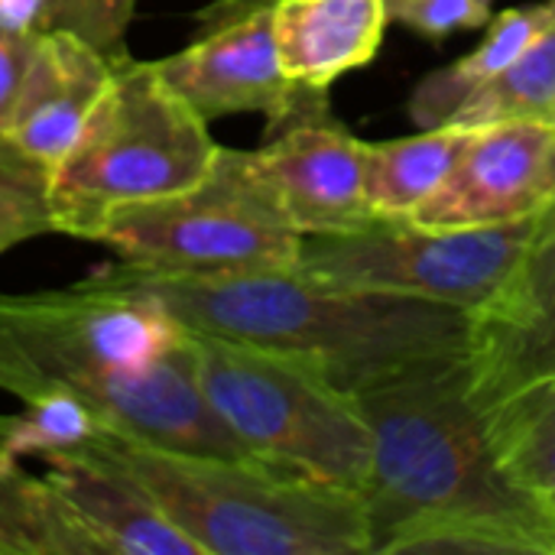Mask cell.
<instances>
[{"instance_id": "obj_12", "label": "cell", "mask_w": 555, "mask_h": 555, "mask_svg": "<svg viewBox=\"0 0 555 555\" xmlns=\"http://www.w3.org/2000/svg\"><path fill=\"white\" fill-rule=\"evenodd\" d=\"M550 202H555V124L501 120L468 130L449 179L410 221L494 228L533 218Z\"/></svg>"}, {"instance_id": "obj_10", "label": "cell", "mask_w": 555, "mask_h": 555, "mask_svg": "<svg viewBox=\"0 0 555 555\" xmlns=\"http://www.w3.org/2000/svg\"><path fill=\"white\" fill-rule=\"evenodd\" d=\"M280 0H211L179 52L156 59L159 75L205 117H283L302 85L289 81L276 49Z\"/></svg>"}, {"instance_id": "obj_9", "label": "cell", "mask_w": 555, "mask_h": 555, "mask_svg": "<svg viewBox=\"0 0 555 555\" xmlns=\"http://www.w3.org/2000/svg\"><path fill=\"white\" fill-rule=\"evenodd\" d=\"M247 159L286 221L302 234H341L374 221L364 192V140L328 107V91L302 88L293 107L267 124Z\"/></svg>"}, {"instance_id": "obj_6", "label": "cell", "mask_w": 555, "mask_h": 555, "mask_svg": "<svg viewBox=\"0 0 555 555\" xmlns=\"http://www.w3.org/2000/svg\"><path fill=\"white\" fill-rule=\"evenodd\" d=\"M192 345L208 403L257 462L364 494L374 465L371 426L319 364L195 332Z\"/></svg>"}, {"instance_id": "obj_19", "label": "cell", "mask_w": 555, "mask_h": 555, "mask_svg": "<svg viewBox=\"0 0 555 555\" xmlns=\"http://www.w3.org/2000/svg\"><path fill=\"white\" fill-rule=\"evenodd\" d=\"M488 426L504 472L555 507V377L494 406Z\"/></svg>"}, {"instance_id": "obj_4", "label": "cell", "mask_w": 555, "mask_h": 555, "mask_svg": "<svg viewBox=\"0 0 555 555\" xmlns=\"http://www.w3.org/2000/svg\"><path fill=\"white\" fill-rule=\"evenodd\" d=\"M68 455L130 475L202 555H371L364 498L338 485L257 459L150 446L107 426Z\"/></svg>"}, {"instance_id": "obj_13", "label": "cell", "mask_w": 555, "mask_h": 555, "mask_svg": "<svg viewBox=\"0 0 555 555\" xmlns=\"http://www.w3.org/2000/svg\"><path fill=\"white\" fill-rule=\"evenodd\" d=\"M39 465L88 555H202L120 468L91 455H52Z\"/></svg>"}, {"instance_id": "obj_14", "label": "cell", "mask_w": 555, "mask_h": 555, "mask_svg": "<svg viewBox=\"0 0 555 555\" xmlns=\"http://www.w3.org/2000/svg\"><path fill=\"white\" fill-rule=\"evenodd\" d=\"M117 62L120 59L104 55L75 33L42 29L36 36L23 91L0 137L52 169L72 150L91 111L104 98Z\"/></svg>"}, {"instance_id": "obj_24", "label": "cell", "mask_w": 555, "mask_h": 555, "mask_svg": "<svg viewBox=\"0 0 555 555\" xmlns=\"http://www.w3.org/2000/svg\"><path fill=\"white\" fill-rule=\"evenodd\" d=\"M39 33H13L0 26V133L10 124V114L16 107V98L23 91L33 49H36Z\"/></svg>"}, {"instance_id": "obj_8", "label": "cell", "mask_w": 555, "mask_h": 555, "mask_svg": "<svg viewBox=\"0 0 555 555\" xmlns=\"http://www.w3.org/2000/svg\"><path fill=\"white\" fill-rule=\"evenodd\" d=\"M537 215L494 228H426L374 218L341 234L302 237L299 270L319 283L446 302L475 312L514 273Z\"/></svg>"}, {"instance_id": "obj_22", "label": "cell", "mask_w": 555, "mask_h": 555, "mask_svg": "<svg viewBox=\"0 0 555 555\" xmlns=\"http://www.w3.org/2000/svg\"><path fill=\"white\" fill-rule=\"evenodd\" d=\"M137 13V0H46L42 3V29H65L91 46H98L111 59H127V33Z\"/></svg>"}, {"instance_id": "obj_20", "label": "cell", "mask_w": 555, "mask_h": 555, "mask_svg": "<svg viewBox=\"0 0 555 555\" xmlns=\"http://www.w3.org/2000/svg\"><path fill=\"white\" fill-rule=\"evenodd\" d=\"M501 120L555 124V23L524 49L520 59H514L498 78L478 88L449 117V124L462 130H475Z\"/></svg>"}, {"instance_id": "obj_18", "label": "cell", "mask_w": 555, "mask_h": 555, "mask_svg": "<svg viewBox=\"0 0 555 555\" xmlns=\"http://www.w3.org/2000/svg\"><path fill=\"white\" fill-rule=\"evenodd\" d=\"M0 555H88L42 472L10 452V413H0Z\"/></svg>"}, {"instance_id": "obj_7", "label": "cell", "mask_w": 555, "mask_h": 555, "mask_svg": "<svg viewBox=\"0 0 555 555\" xmlns=\"http://www.w3.org/2000/svg\"><path fill=\"white\" fill-rule=\"evenodd\" d=\"M94 244L143 273L224 276L296 267L302 234L254 172L247 150L221 146L205 182L117 211Z\"/></svg>"}, {"instance_id": "obj_15", "label": "cell", "mask_w": 555, "mask_h": 555, "mask_svg": "<svg viewBox=\"0 0 555 555\" xmlns=\"http://www.w3.org/2000/svg\"><path fill=\"white\" fill-rule=\"evenodd\" d=\"M387 23V0H280V65L289 81L328 91L335 78L374 62Z\"/></svg>"}, {"instance_id": "obj_5", "label": "cell", "mask_w": 555, "mask_h": 555, "mask_svg": "<svg viewBox=\"0 0 555 555\" xmlns=\"http://www.w3.org/2000/svg\"><path fill=\"white\" fill-rule=\"evenodd\" d=\"M218 153L208 120L159 75L156 62L127 55L114 65L72 150L49 169L55 234L98 241L117 211L205 182Z\"/></svg>"}, {"instance_id": "obj_1", "label": "cell", "mask_w": 555, "mask_h": 555, "mask_svg": "<svg viewBox=\"0 0 555 555\" xmlns=\"http://www.w3.org/2000/svg\"><path fill=\"white\" fill-rule=\"evenodd\" d=\"M0 390L23 403L72 397L150 446L254 459L198 384L192 332L101 270L62 289L0 293Z\"/></svg>"}, {"instance_id": "obj_11", "label": "cell", "mask_w": 555, "mask_h": 555, "mask_svg": "<svg viewBox=\"0 0 555 555\" xmlns=\"http://www.w3.org/2000/svg\"><path fill=\"white\" fill-rule=\"evenodd\" d=\"M472 390L485 413L555 377V202L504 286L472 312Z\"/></svg>"}, {"instance_id": "obj_25", "label": "cell", "mask_w": 555, "mask_h": 555, "mask_svg": "<svg viewBox=\"0 0 555 555\" xmlns=\"http://www.w3.org/2000/svg\"><path fill=\"white\" fill-rule=\"evenodd\" d=\"M46 0H0V26L13 33H39Z\"/></svg>"}, {"instance_id": "obj_2", "label": "cell", "mask_w": 555, "mask_h": 555, "mask_svg": "<svg viewBox=\"0 0 555 555\" xmlns=\"http://www.w3.org/2000/svg\"><path fill=\"white\" fill-rule=\"evenodd\" d=\"M374 436L364 488L371 555H397L442 527H488L555 555V507L501 465L468 354L416 364L351 393Z\"/></svg>"}, {"instance_id": "obj_21", "label": "cell", "mask_w": 555, "mask_h": 555, "mask_svg": "<svg viewBox=\"0 0 555 555\" xmlns=\"http://www.w3.org/2000/svg\"><path fill=\"white\" fill-rule=\"evenodd\" d=\"M42 234H55L49 169L0 137V254Z\"/></svg>"}, {"instance_id": "obj_17", "label": "cell", "mask_w": 555, "mask_h": 555, "mask_svg": "<svg viewBox=\"0 0 555 555\" xmlns=\"http://www.w3.org/2000/svg\"><path fill=\"white\" fill-rule=\"evenodd\" d=\"M468 130L426 127L416 137L364 143V192L374 218H413L449 179Z\"/></svg>"}, {"instance_id": "obj_16", "label": "cell", "mask_w": 555, "mask_h": 555, "mask_svg": "<svg viewBox=\"0 0 555 555\" xmlns=\"http://www.w3.org/2000/svg\"><path fill=\"white\" fill-rule=\"evenodd\" d=\"M555 23V0H540V3H527V7H514L504 10L498 16H491V26L485 33V39L462 55L459 62L429 72L413 98H410V117L420 130L426 127H442L449 124V117L478 91L485 88L491 78H498L514 59L524 55V49L540 39Z\"/></svg>"}, {"instance_id": "obj_23", "label": "cell", "mask_w": 555, "mask_h": 555, "mask_svg": "<svg viewBox=\"0 0 555 555\" xmlns=\"http://www.w3.org/2000/svg\"><path fill=\"white\" fill-rule=\"evenodd\" d=\"M387 7L390 20H400L433 42H442L452 33L478 29L494 16V0H387Z\"/></svg>"}, {"instance_id": "obj_3", "label": "cell", "mask_w": 555, "mask_h": 555, "mask_svg": "<svg viewBox=\"0 0 555 555\" xmlns=\"http://www.w3.org/2000/svg\"><path fill=\"white\" fill-rule=\"evenodd\" d=\"M98 270L159 302L195 335L306 358L348 393L416 364L468 354L472 341L468 309L328 286L299 267L163 276L114 260Z\"/></svg>"}]
</instances>
